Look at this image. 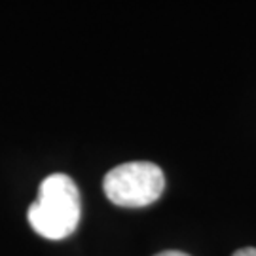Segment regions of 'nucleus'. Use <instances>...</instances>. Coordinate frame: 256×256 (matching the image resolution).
Wrapping results in <instances>:
<instances>
[{
  "instance_id": "obj_1",
  "label": "nucleus",
  "mask_w": 256,
  "mask_h": 256,
  "mask_svg": "<svg viewBox=\"0 0 256 256\" xmlns=\"http://www.w3.org/2000/svg\"><path fill=\"white\" fill-rule=\"evenodd\" d=\"M82 216V200L80 190L68 174L54 173L46 176L40 188L38 198L27 210L30 228L38 236L52 241L72 236Z\"/></svg>"
},
{
  "instance_id": "obj_2",
  "label": "nucleus",
  "mask_w": 256,
  "mask_h": 256,
  "mask_svg": "<svg viewBox=\"0 0 256 256\" xmlns=\"http://www.w3.org/2000/svg\"><path fill=\"white\" fill-rule=\"evenodd\" d=\"M165 188L164 171L152 162H129L110 169L102 178V190L118 207H148L156 203Z\"/></svg>"
},
{
  "instance_id": "obj_3",
  "label": "nucleus",
  "mask_w": 256,
  "mask_h": 256,
  "mask_svg": "<svg viewBox=\"0 0 256 256\" xmlns=\"http://www.w3.org/2000/svg\"><path fill=\"white\" fill-rule=\"evenodd\" d=\"M232 256H256V248L254 247H245V248H239L236 250Z\"/></svg>"
},
{
  "instance_id": "obj_4",
  "label": "nucleus",
  "mask_w": 256,
  "mask_h": 256,
  "mask_svg": "<svg viewBox=\"0 0 256 256\" xmlns=\"http://www.w3.org/2000/svg\"><path fill=\"white\" fill-rule=\"evenodd\" d=\"M154 256H190V254H186L182 250H164V252H158Z\"/></svg>"
}]
</instances>
